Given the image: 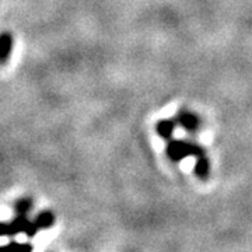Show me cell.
I'll return each mask as SVG.
<instances>
[{"instance_id": "obj_2", "label": "cell", "mask_w": 252, "mask_h": 252, "mask_svg": "<svg viewBox=\"0 0 252 252\" xmlns=\"http://www.w3.org/2000/svg\"><path fill=\"white\" fill-rule=\"evenodd\" d=\"M13 52V35L10 32L0 34V64H6L9 62Z\"/></svg>"}, {"instance_id": "obj_1", "label": "cell", "mask_w": 252, "mask_h": 252, "mask_svg": "<svg viewBox=\"0 0 252 252\" xmlns=\"http://www.w3.org/2000/svg\"><path fill=\"white\" fill-rule=\"evenodd\" d=\"M27 215L28 213L16 212V217L10 223H0V237L14 235L18 233H26L28 237H34L39 230H44L38 217L34 221H30Z\"/></svg>"}]
</instances>
